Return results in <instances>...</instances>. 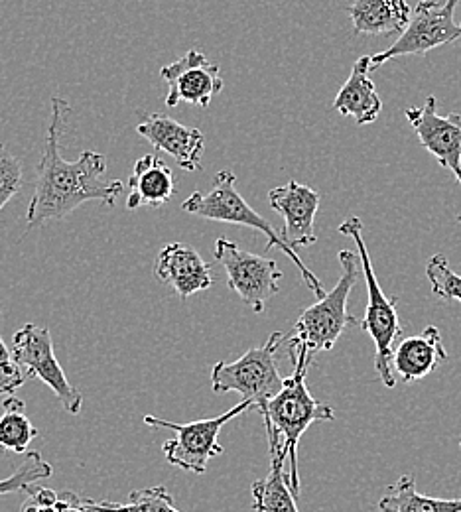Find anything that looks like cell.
Segmentation results:
<instances>
[{
  "label": "cell",
  "instance_id": "13",
  "mask_svg": "<svg viewBox=\"0 0 461 512\" xmlns=\"http://www.w3.org/2000/svg\"><path fill=\"white\" fill-rule=\"evenodd\" d=\"M322 195L298 182H288L268 193L270 207L282 215L284 229L282 239L296 251L298 247L306 249L318 241L314 231L316 213L320 209Z\"/></svg>",
  "mask_w": 461,
  "mask_h": 512
},
{
  "label": "cell",
  "instance_id": "26",
  "mask_svg": "<svg viewBox=\"0 0 461 512\" xmlns=\"http://www.w3.org/2000/svg\"><path fill=\"white\" fill-rule=\"evenodd\" d=\"M426 276L430 280L432 292L446 302L461 304V276L452 270L448 258L444 255H432L426 262Z\"/></svg>",
  "mask_w": 461,
  "mask_h": 512
},
{
  "label": "cell",
  "instance_id": "23",
  "mask_svg": "<svg viewBox=\"0 0 461 512\" xmlns=\"http://www.w3.org/2000/svg\"><path fill=\"white\" fill-rule=\"evenodd\" d=\"M28 499L20 512H101L95 507V501L85 499L75 493H58L46 487H28Z\"/></svg>",
  "mask_w": 461,
  "mask_h": 512
},
{
  "label": "cell",
  "instance_id": "28",
  "mask_svg": "<svg viewBox=\"0 0 461 512\" xmlns=\"http://www.w3.org/2000/svg\"><path fill=\"white\" fill-rule=\"evenodd\" d=\"M26 379V373L16 365L12 351L0 337V394H14Z\"/></svg>",
  "mask_w": 461,
  "mask_h": 512
},
{
  "label": "cell",
  "instance_id": "11",
  "mask_svg": "<svg viewBox=\"0 0 461 512\" xmlns=\"http://www.w3.org/2000/svg\"><path fill=\"white\" fill-rule=\"evenodd\" d=\"M160 77L168 85V107L188 103L194 107L207 109L213 97H217L225 85L219 67L211 64L207 56L198 50H190L178 62L164 65L160 69Z\"/></svg>",
  "mask_w": 461,
  "mask_h": 512
},
{
  "label": "cell",
  "instance_id": "16",
  "mask_svg": "<svg viewBox=\"0 0 461 512\" xmlns=\"http://www.w3.org/2000/svg\"><path fill=\"white\" fill-rule=\"evenodd\" d=\"M446 359L448 353L442 343V333L434 325H428L414 337L402 339L393 353L395 371L404 383H414L428 377Z\"/></svg>",
  "mask_w": 461,
  "mask_h": 512
},
{
  "label": "cell",
  "instance_id": "2",
  "mask_svg": "<svg viewBox=\"0 0 461 512\" xmlns=\"http://www.w3.org/2000/svg\"><path fill=\"white\" fill-rule=\"evenodd\" d=\"M314 361L300 357L294 361V373L284 381L282 390L266 404L263 420L266 434H278L282 440V455L288 461V479L294 495H300L298 446L306 430L316 422L335 420L330 404L316 400L308 386L306 375Z\"/></svg>",
  "mask_w": 461,
  "mask_h": 512
},
{
  "label": "cell",
  "instance_id": "24",
  "mask_svg": "<svg viewBox=\"0 0 461 512\" xmlns=\"http://www.w3.org/2000/svg\"><path fill=\"white\" fill-rule=\"evenodd\" d=\"M95 507L101 512H182L176 507L174 497L166 487L132 491L125 503L95 501Z\"/></svg>",
  "mask_w": 461,
  "mask_h": 512
},
{
  "label": "cell",
  "instance_id": "9",
  "mask_svg": "<svg viewBox=\"0 0 461 512\" xmlns=\"http://www.w3.org/2000/svg\"><path fill=\"white\" fill-rule=\"evenodd\" d=\"M12 359L26 371V377H36L62 402L64 410L71 416H79L83 408L81 392L67 381L62 365L58 363L52 333L48 327L26 323L12 337Z\"/></svg>",
  "mask_w": 461,
  "mask_h": 512
},
{
  "label": "cell",
  "instance_id": "21",
  "mask_svg": "<svg viewBox=\"0 0 461 512\" xmlns=\"http://www.w3.org/2000/svg\"><path fill=\"white\" fill-rule=\"evenodd\" d=\"M379 512H461V499H436L418 493L416 481L402 475L379 501Z\"/></svg>",
  "mask_w": 461,
  "mask_h": 512
},
{
  "label": "cell",
  "instance_id": "8",
  "mask_svg": "<svg viewBox=\"0 0 461 512\" xmlns=\"http://www.w3.org/2000/svg\"><path fill=\"white\" fill-rule=\"evenodd\" d=\"M458 0H420L412 10L410 22L395 44L371 56V69L400 56H426L432 50L461 38V22L456 20Z\"/></svg>",
  "mask_w": 461,
  "mask_h": 512
},
{
  "label": "cell",
  "instance_id": "6",
  "mask_svg": "<svg viewBox=\"0 0 461 512\" xmlns=\"http://www.w3.org/2000/svg\"><path fill=\"white\" fill-rule=\"evenodd\" d=\"M284 333L274 331L261 347L249 349L237 361H219L211 371L213 392H239L263 414L266 404L282 390L284 377L278 371V353Z\"/></svg>",
  "mask_w": 461,
  "mask_h": 512
},
{
  "label": "cell",
  "instance_id": "30",
  "mask_svg": "<svg viewBox=\"0 0 461 512\" xmlns=\"http://www.w3.org/2000/svg\"><path fill=\"white\" fill-rule=\"evenodd\" d=\"M460 449H461V444H460Z\"/></svg>",
  "mask_w": 461,
  "mask_h": 512
},
{
  "label": "cell",
  "instance_id": "7",
  "mask_svg": "<svg viewBox=\"0 0 461 512\" xmlns=\"http://www.w3.org/2000/svg\"><path fill=\"white\" fill-rule=\"evenodd\" d=\"M255 408L251 402L241 400L237 406L227 410L221 416L196 420L188 424H174L152 414L144 416V424L150 428H162L174 432V438L162 444L164 457L170 465L180 467L184 471H192L196 475H203L207 471V463L219 455H223V446L219 444V434L223 426L241 416L245 410Z\"/></svg>",
  "mask_w": 461,
  "mask_h": 512
},
{
  "label": "cell",
  "instance_id": "27",
  "mask_svg": "<svg viewBox=\"0 0 461 512\" xmlns=\"http://www.w3.org/2000/svg\"><path fill=\"white\" fill-rule=\"evenodd\" d=\"M24 184V172L20 160L0 144V211L4 205L14 199Z\"/></svg>",
  "mask_w": 461,
  "mask_h": 512
},
{
  "label": "cell",
  "instance_id": "15",
  "mask_svg": "<svg viewBox=\"0 0 461 512\" xmlns=\"http://www.w3.org/2000/svg\"><path fill=\"white\" fill-rule=\"evenodd\" d=\"M154 276L162 284L170 286L182 300H188L190 296L213 286L209 264L184 243H170L160 251Z\"/></svg>",
  "mask_w": 461,
  "mask_h": 512
},
{
  "label": "cell",
  "instance_id": "5",
  "mask_svg": "<svg viewBox=\"0 0 461 512\" xmlns=\"http://www.w3.org/2000/svg\"><path fill=\"white\" fill-rule=\"evenodd\" d=\"M339 233L349 237L357 245V255L365 274L367 284V312L361 320V329L367 331L375 343V371L381 377V381L389 388H395V375H393V353H395V341L402 335V325L396 314V298H387L375 268L371 264V256L367 251L365 239H363V223L359 217H349L339 225Z\"/></svg>",
  "mask_w": 461,
  "mask_h": 512
},
{
  "label": "cell",
  "instance_id": "1",
  "mask_svg": "<svg viewBox=\"0 0 461 512\" xmlns=\"http://www.w3.org/2000/svg\"><path fill=\"white\" fill-rule=\"evenodd\" d=\"M66 101L52 99V117L46 136V150L40 160L36 190L26 213V233L48 221L64 219L87 201H103L113 207L125 186L121 180L105 182L107 156L83 150L77 160L69 162L60 154V136L66 121Z\"/></svg>",
  "mask_w": 461,
  "mask_h": 512
},
{
  "label": "cell",
  "instance_id": "22",
  "mask_svg": "<svg viewBox=\"0 0 461 512\" xmlns=\"http://www.w3.org/2000/svg\"><path fill=\"white\" fill-rule=\"evenodd\" d=\"M0 416V451L6 453H28L30 444L38 438V428L26 416V404L10 394L2 402Z\"/></svg>",
  "mask_w": 461,
  "mask_h": 512
},
{
  "label": "cell",
  "instance_id": "14",
  "mask_svg": "<svg viewBox=\"0 0 461 512\" xmlns=\"http://www.w3.org/2000/svg\"><path fill=\"white\" fill-rule=\"evenodd\" d=\"M136 132L146 138L156 150L172 156L182 170H199L205 150V138L198 128L186 127L166 115L156 113L146 117L136 127Z\"/></svg>",
  "mask_w": 461,
  "mask_h": 512
},
{
  "label": "cell",
  "instance_id": "12",
  "mask_svg": "<svg viewBox=\"0 0 461 512\" xmlns=\"http://www.w3.org/2000/svg\"><path fill=\"white\" fill-rule=\"evenodd\" d=\"M404 115L408 125L418 134L422 146L461 184V115H438L436 97H428L420 109L408 107Z\"/></svg>",
  "mask_w": 461,
  "mask_h": 512
},
{
  "label": "cell",
  "instance_id": "20",
  "mask_svg": "<svg viewBox=\"0 0 461 512\" xmlns=\"http://www.w3.org/2000/svg\"><path fill=\"white\" fill-rule=\"evenodd\" d=\"M347 14L355 34L400 36L410 22L412 8L406 0H355Z\"/></svg>",
  "mask_w": 461,
  "mask_h": 512
},
{
  "label": "cell",
  "instance_id": "17",
  "mask_svg": "<svg viewBox=\"0 0 461 512\" xmlns=\"http://www.w3.org/2000/svg\"><path fill=\"white\" fill-rule=\"evenodd\" d=\"M369 71L371 56H361L353 64L349 79L343 83L333 101V109L343 117L355 119L359 127L375 123L383 111V101L369 77Z\"/></svg>",
  "mask_w": 461,
  "mask_h": 512
},
{
  "label": "cell",
  "instance_id": "4",
  "mask_svg": "<svg viewBox=\"0 0 461 512\" xmlns=\"http://www.w3.org/2000/svg\"><path fill=\"white\" fill-rule=\"evenodd\" d=\"M182 211L196 215V217L209 219V221L243 225V227L261 231L266 237V251L278 249L280 253L288 256L298 266L306 286L316 294L318 300H322L328 294L324 290V284L320 282V278L302 262V258L282 239V235H278L274 231V227L264 219L261 213H257L253 207H249L245 197L237 190V176L231 170H223V172L215 174L213 186L209 192L192 193L182 203Z\"/></svg>",
  "mask_w": 461,
  "mask_h": 512
},
{
  "label": "cell",
  "instance_id": "18",
  "mask_svg": "<svg viewBox=\"0 0 461 512\" xmlns=\"http://www.w3.org/2000/svg\"><path fill=\"white\" fill-rule=\"evenodd\" d=\"M129 190L127 207L134 211L140 207L166 205L178 192V184L174 172L160 158L146 154L134 162Z\"/></svg>",
  "mask_w": 461,
  "mask_h": 512
},
{
  "label": "cell",
  "instance_id": "29",
  "mask_svg": "<svg viewBox=\"0 0 461 512\" xmlns=\"http://www.w3.org/2000/svg\"><path fill=\"white\" fill-rule=\"evenodd\" d=\"M458 223H460V225H461V215H460V217H458Z\"/></svg>",
  "mask_w": 461,
  "mask_h": 512
},
{
  "label": "cell",
  "instance_id": "19",
  "mask_svg": "<svg viewBox=\"0 0 461 512\" xmlns=\"http://www.w3.org/2000/svg\"><path fill=\"white\" fill-rule=\"evenodd\" d=\"M270 446V473L253 483V509L257 512H300L296 495L290 489L288 461L282 455V440L278 434H266Z\"/></svg>",
  "mask_w": 461,
  "mask_h": 512
},
{
  "label": "cell",
  "instance_id": "10",
  "mask_svg": "<svg viewBox=\"0 0 461 512\" xmlns=\"http://www.w3.org/2000/svg\"><path fill=\"white\" fill-rule=\"evenodd\" d=\"M213 256L227 272L229 290H233L255 314H263L268 300L280 292L282 270L276 260L247 253L225 237L215 241Z\"/></svg>",
  "mask_w": 461,
  "mask_h": 512
},
{
  "label": "cell",
  "instance_id": "25",
  "mask_svg": "<svg viewBox=\"0 0 461 512\" xmlns=\"http://www.w3.org/2000/svg\"><path fill=\"white\" fill-rule=\"evenodd\" d=\"M52 473H54L52 465L42 457V453L28 451L24 461L18 465V469L10 477L0 479V497L16 493V491H26L28 487L36 485L38 481L50 479Z\"/></svg>",
  "mask_w": 461,
  "mask_h": 512
},
{
  "label": "cell",
  "instance_id": "3",
  "mask_svg": "<svg viewBox=\"0 0 461 512\" xmlns=\"http://www.w3.org/2000/svg\"><path fill=\"white\" fill-rule=\"evenodd\" d=\"M341 276L333 290L314 306L306 308L294 323L288 341V357L294 363L300 357L314 361L318 353L331 351L337 339L349 325H359L361 321L347 312L349 294L359 278V255L351 251H339Z\"/></svg>",
  "mask_w": 461,
  "mask_h": 512
}]
</instances>
